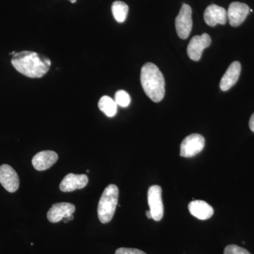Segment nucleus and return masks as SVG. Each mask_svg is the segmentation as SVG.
Wrapping results in <instances>:
<instances>
[{"mask_svg": "<svg viewBox=\"0 0 254 254\" xmlns=\"http://www.w3.org/2000/svg\"><path fill=\"white\" fill-rule=\"evenodd\" d=\"M11 64L21 74L35 78L45 76L49 71L52 63L45 55L25 50L14 55Z\"/></svg>", "mask_w": 254, "mask_h": 254, "instance_id": "nucleus-1", "label": "nucleus"}, {"mask_svg": "<svg viewBox=\"0 0 254 254\" xmlns=\"http://www.w3.org/2000/svg\"><path fill=\"white\" fill-rule=\"evenodd\" d=\"M141 83L145 94L152 101L159 103L165 93V82L163 73L154 64L148 63L141 70Z\"/></svg>", "mask_w": 254, "mask_h": 254, "instance_id": "nucleus-2", "label": "nucleus"}, {"mask_svg": "<svg viewBox=\"0 0 254 254\" xmlns=\"http://www.w3.org/2000/svg\"><path fill=\"white\" fill-rule=\"evenodd\" d=\"M119 190L115 185H108L100 197L98 206V215L103 224L111 221L118 204Z\"/></svg>", "mask_w": 254, "mask_h": 254, "instance_id": "nucleus-3", "label": "nucleus"}, {"mask_svg": "<svg viewBox=\"0 0 254 254\" xmlns=\"http://www.w3.org/2000/svg\"><path fill=\"white\" fill-rule=\"evenodd\" d=\"M193 21H192V10L190 5H182L180 13L175 19V26L177 35L182 39H187L191 31Z\"/></svg>", "mask_w": 254, "mask_h": 254, "instance_id": "nucleus-4", "label": "nucleus"}, {"mask_svg": "<svg viewBox=\"0 0 254 254\" xmlns=\"http://www.w3.org/2000/svg\"><path fill=\"white\" fill-rule=\"evenodd\" d=\"M76 210L74 205L70 203H57L52 205L48 212V220L53 223L59 222L64 220L65 223L73 220V214Z\"/></svg>", "mask_w": 254, "mask_h": 254, "instance_id": "nucleus-5", "label": "nucleus"}, {"mask_svg": "<svg viewBox=\"0 0 254 254\" xmlns=\"http://www.w3.org/2000/svg\"><path fill=\"white\" fill-rule=\"evenodd\" d=\"M205 146V138L198 133L186 137L180 147V156L191 158L202 151Z\"/></svg>", "mask_w": 254, "mask_h": 254, "instance_id": "nucleus-6", "label": "nucleus"}, {"mask_svg": "<svg viewBox=\"0 0 254 254\" xmlns=\"http://www.w3.org/2000/svg\"><path fill=\"white\" fill-rule=\"evenodd\" d=\"M148 203L152 219L155 221L161 220L164 215L161 187L158 185H153L150 187L148 191Z\"/></svg>", "mask_w": 254, "mask_h": 254, "instance_id": "nucleus-7", "label": "nucleus"}, {"mask_svg": "<svg viewBox=\"0 0 254 254\" xmlns=\"http://www.w3.org/2000/svg\"><path fill=\"white\" fill-rule=\"evenodd\" d=\"M210 44L211 39L207 33L193 37L187 48V54L190 60L195 62L199 61L203 50L210 46Z\"/></svg>", "mask_w": 254, "mask_h": 254, "instance_id": "nucleus-8", "label": "nucleus"}, {"mask_svg": "<svg viewBox=\"0 0 254 254\" xmlns=\"http://www.w3.org/2000/svg\"><path fill=\"white\" fill-rule=\"evenodd\" d=\"M0 183L10 193H14L18 190L19 177L10 165L4 164L0 166Z\"/></svg>", "mask_w": 254, "mask_h": 254, "instance_id": "nucleus-9", "label": "nucleus"}, {"mask_svg": "<svg viewBox=\"0 0 254 254\" xmlns=\"http://www.w3.org/2000/svg\"><path fill=\"white\" fill-rule=\"evenodd\" d=\"M248 5L241 2H232L229 6L227 18L230 25L233 27L240 26L250 13Z\"/></svg>", "mask_w": 254, "mask_h": 254, "instance_id": "nucleus-10", "label": "nucleus"}, {"mask_svg": "<svg viewBox=\"0 0 254 254\" xmlns=\"http://www.w3.org/2000/svg\"><path fill=\"white\" fill-rule=\"evenodd\" d=\"M88 178L86 175H74L70 173L64 177L60 185V189L63 192L73 191L84 188L88 185Z\"/></svg>", "mask_w": 254, "mask_h": 254, "instance_id": "nucleus-11", "label": "nucleus"}, {"mask_svg": "<svg viewBox=\"0 0 254 254\" xmlns=\"http://www.w3.org/2000/svg\"><path fill=\"white\" fill-rule=\"evenodd\" d=\"M226 10L216 4L209 5L204 12L205 23L210 26H215L218 23L224 25L227 22Z\"/></svg>", "mask_w": 254, "mask_h": 254, "instance_id": "nucleus-12", "label": "nucleus"}, {"mask_svg": "<svg viewBox=\"0 0 254 254\" xmlns=\"http://www.w3.org/2000/svg\"><path fill=\"white\" fill-rule=\"evenodd\" d=\"M58 160V155L53 150L39 152L33 158L32 164L38 171H44L51 168Z\"/></svg>", "mask_w": 254, "mask_h": 254, "instance_id": "nucleus-13", "label": "nucleus"}, {"mask_svg": "<svg viewBox=\"0 0 254 254\" xmlns=\"http://www.w3.org/2000/svg\"><path fill=\"white\" fill-rule=\"evenodd\" d=\"M241 68L239 62H234L230 65L220 81V87L222 91H228L237 83L240 78Z\"/></svg>", "mask_w": 254, "mask_h": 254, "instance_id": "nucleus-14", "label": "nucleus"}, {"mask_svg": "<svg viewBox=\"0 0 254 254\" xmlns=\"http://www.w3.org/2000/svg\"><path fill=\"white\" fill-rule=\"evenodd\" d=\"M189 210L195 218L201 220H208L214 213L211 205L203 200H193L189 204Z\"/></svg>", "mask_w": 254, "mask_h": 254, "instance_id": "nucleus-15", "label": "nucleus"}, {"mask_svg": "<svg viewBox=\"0 0 254 254\" xmlns=\"http://www.w3.org/2000/svg\"><path fill=\"white\" fill-rule=\"evenodd\" d=\"M98 108L109 118H113L118 113V105L116 102L108 95H104L100 98L98 102Z\"/></svg>", "mask_w": 254, "mask_h": 254, "instance_id": "nucleus-16", "label": "nucleus"}, {"mask_svg": "<svg viewBox=\"0 0 254 254\" xmlns=\"http://www.w3.org/2000/svg\"><path fill=\"white\" fill-rule=\"evenodd\" d=\"M112 12L114 18L119 23L125 22L128 12V6L126 3L116 1L112 5Z\"/></svg>", "mask_w": 254, "mask_h": 254, "instance_id": "nucleus-17", "label": "nucleus"}, {"mask_svg": "<svg viewBox=\"0 0 254 254\" xmlns=\"http://www.w3.org/2000/svg\"><path fill=\"white\" fill-rule=\"evenodd\" d=\"M115 101L116 102L118 106L127 108L131 103V97L127 91L120 90L115 93Z\"/></svg>", "mask_w": 254, "mask_h": 254, "instance_id": "nucleus-18", "label": "nucleus"}, {"mask_svg": "<svg viewBox=\"0 0 254 254\" xmlns=\"http://www.w3.org/2000/svg\"><path fill=\"white\" fill-rule=\"evenodd\" d=\"M224 254H251L248 251L237 245H229L224 251Z\"/></svg>", "mask_w": 254, "mask_h": 254, "instance_id": "nucleus-19", "label": "nucleus"}, {"mask_svg": "<svg viewBox=\"0 0 254 254\" xmlns=\"http://www.w3.org/2000/svg\"><path fill=\"white\" fill-rule=\"evenodd\" d=\"M115 254H146L145 252H142L136 249L130 248H120L115 252Z\"/></svg>", "mask_w": 254, "mask_h": 254, "instance_id": "nucleus-20", "label": "nucleus"}, {"mask_svg": "<svg viewBox=\"0 0 254 254\" xmlns=\"http://www.w3.org/2000/svg\"><path fill=\"white\" fill-rule=\"evenodd\" d=\"M250 127L251 130H252V131L254 132V113L253 114V115H252V117H251L250 118Z\"/></svg>", "mask_w": 254, "mask_h": 254, "instance_id": "nucleus-21", "label": "nucleus"}, {"mask_svg": "<svg viewBox=\"0 0 254 254\" xmlns=\"http://www.w3.org/2000/svg\"><path fill=\"white\" fill-rule=\"evenodd\" d=\"M145 214H146L147 218H149V219L152 218V215H151V213H150V210H147V211L145 212Z\"/></svg>", "mask_w": 254, "mask_h": 254, "instance_id": "nucleus-22", "label": "nucleus"}, {"mask_svg": "<svg viewBox=\"0 0 254 254\" xmlns=\"http://www.w3.org/2000/svg\"><path fill=\"white\" fill-rule=\"evenodd\" d=\"M68 1H70V2H71V3H76V0H68Z\"/></svg>", "mask_w": 254, "mask_h": 254, "instance_id": "nucleus-23", "label": "nucleus"}]
</instances>
